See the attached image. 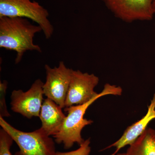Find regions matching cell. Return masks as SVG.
<instances>
[{"label":"cell","mask_w":155,"mask_h":155,"mask_svg":"<svg viewBox=\"0 0 155 155\" xmlns=\"http://www.w3.org/2000/svg\"><path fill=\"white\" fill-rule=\"evenodd\" d=\"M8 82L3 81L0 82V117H9L11 116L8 111L6 103V94Z\"/></svg>","instance_id":"obj_13"},{"label":"cell","mask_w":155,"mask_h":155,"mask_svg":"<svg viewBox=\"0 0 155 155\" xmlns=\"http://www.w3.org/2000/svg\"><path fill=\"white\" fill-rule=\"evenodd\" d=\"M155 119V92L148 106L147 111L146 115L141 119L133 123L126 128L123 134L117 141L109 146L104 150L112 147L116 148L115 152L112 155H115L122 148L130 145L144 132L148 125Z\"/></svg>","instance_id":"obj_9"},{"label":"cell","mask_w":155,"mask_h":155,"mask_svg":"<svg viewBox=\"0 0 155 155\" xmlns=\"http://www.w3.org/2000/svg\"><path fill=\"white\" fill-rule=\"evenodd\" d=\"M14 141L11 136L2 128L0 130V155H12L10 149Z\"/></svg>","instance_id":"obj_12"},{"label":"cell","mask_w":155,"mask_h":155,"mask_svg":"<svg viewBox=\"0 0 155 155\" xmlns=\"http://www.w3.org/2000/svg\"><path fill=\"white\" fill-rule=\"evenodd\" d=\"M39 117L41 128L48 135L53 136L60 131L66 116L60 106L47 98L44 100Z\"/></svg>","instance_id":"obj_10"},{"label":"cell","mask_w":155,"mask_h":155,"mask_svg":"<svg viewBox=\"0 0 155 155\" xmlns=\"http://www.w3.org/2000/svg\"><path fill=\"white\" fill-rule=\"evenodd\" d=\"M42 31L38 25L22 17H0V48L17 53L15 64L22 60L27 51L41 53V48L34 43L36 33Z\"/></svg>","instance_id":"obj_1"},{"label":"cell","mask_w":155,"mask_h":155,"mask_svg":"<svg viewBox=\"0 0 155 155\" xmlns=\"http://www.w3.org/2000/svg\"><path fill=\"white\" fill-rule=\"evenodd\" d=\"M49 16L48 10L35 1L0 0V17H22L32 20L40 26L48 39L54 31Z\"/></svg>","instance_id":"obj_4"},{"label":"cell","mask_w":155,"mask_h":155,"mask_svg":"<svg viewBox=\"0 0 155 155\" xmlns=\"http://www.w3.org/2000/svg\"><path fill=\"white\" fill-rule=\"evenodd\" d=\"M43 82L38 79L27 91L22 90H14L11 95L12 111L28 118L39 117L44 101Z\"/></svg>","instance_id":"obj_7"},{"label":"cell","mask_w":155,"mask_h":155,"mask_svg":"<svg viewBox=\"0 0 155 155\" xmlns=\"http://www.w3.org/2000/svg\"><path fill=\"white\" fill-rule=\"evenodd\" d=\"M45 68L46 78L43 86L44 94L63 109L65 108L72 69L67 68L64 61H60L58 67L54 68L46 64Z\"/></svg>","instance_id":"obj_5"},{"label":"cell","mask_w":155,"mask_h":155,"mask_svg":"<svg viewBox=\"0 0 155 155\" xmlns=\"http://www.w3.org/2000/svg\"><path fill=\"white\" fill-rule=\"evenodd\" d=\"M90 138L85 140L77 150L67 152H57V155H89L91 151Z\"/></svg>","instance_id":"obj_14"},{"label":"cell","mask_w":155,"mask_h":155,"mask_svg":"<svg viewBox=\"0 0 155 155\" xmlns=\"http://www.w3.org/2000/svg\"><path fill=\"white\" fill-rule=\"evenodd\" d=\"M121 87L106 84L99 94L88 102L82 105L72 106L65 108L64 110L68 113L60 131L53 136L55 141L58 144L64 145L65 149L71 148L75 143L80 146L84 142L81 136L84 127L93 123L91 120L84 118L87 110L98 99L107 95L120 96L122 94Z\"/></svg>","instance_id":"obj_2"},{"label":"cell","mask_w":155,"mask_h":155,"mask_svg":"<svg viewBox=\"0 0 155 155\" xmlns=\"http://www.w3.org/2000/svg\"><path fill=\"white\" fill-rule=\"evenodd\" d=\"M115 17L124 22L151 20L153 0H101Z\"/></svg>","instance_id":"obj_6"},{"label":"cell","mask_w":155,"mask_h":155,"mask_svg":"<svg viewBox=\"0 0 155 155\" xmlns=\"http://www.w3.org/2000/svg\"><path fill=\"white\" fill-rule=\"evenodd\" d=\"M0 125L19 147V151L14 155H57L54 141L41 127L32 132H24L1 117Z\"/></svg>","instance_id":"obj_3"},{"label":"cell","mask_w":155,"mask_h":155,"mask_svg":"<svg viewBox=\"0 0 155 155\" xmlns=\"http://www.w3.org/2000/svg\"><path fill=\"white\" fill-rule=\"evenodd\" d=\"M116 155H155V130L147 128L126 152Z\"/></svg>","instance_id":"obj_11"},{"label":"cell","mask_w":155,"mask_h":155,"mask_svg":"<svg viewBox=\"0 0 155 155\" xmlns=\"http://www.w3.org/2000/svg\"><path fill=\"white\" fill-rule=\"evenodd\" d=\"M99 82V78L94 74L72 69L65 108L83 104L98 95L94 88Z\"/></svg>","instance_id":"obj_8"},{"label":"cell","mask_w":155,"mask_h":155,"mask_svg":"<svg viewBox=\"0 0 155 155\" xmlns=\"http://www.w3.org/2000/svg\"><path fill=\"white\" fill-rule=\"evenodd\" d=\"M153 10L154 13V14H155V0H153Z\"/></svg>","instance_id":"obj_15"}]
</instances>
